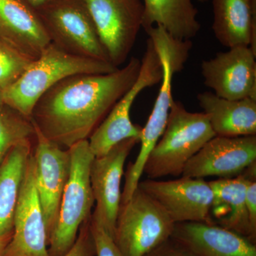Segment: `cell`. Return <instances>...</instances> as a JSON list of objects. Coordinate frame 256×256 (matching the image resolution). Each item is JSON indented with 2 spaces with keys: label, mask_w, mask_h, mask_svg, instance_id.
<instances>
[{
  "label": "cell",
  "mask_w": 256,
  "mask_h": 256,
  "mask_svg": "<svg viewBox=\"0 0 256 256\" xmlns=\"http://www.w3.org/2000/svg\"><path fill=\"white\" fill-rule=\"evenodd\" d=\"M141 60L104 74H77L57 82L34 106L31 120L44 137L68 149L88 140L138 78Z\"/></svg>",
  "instance_id": "6da1fadb"
},
{
  "label": "cell",
  "mask_w": 256,
  "mask_h": 256,
  "mask_svg": "<svg viewBox=\"0 0 256 256\" xmlns=\"http://www.w3.org/2000/svg\"><path fill=\"white\" fill-rule=\"evenodd\" d=\"M110 62L70 54L50 43L21 76L2 90L3 102L31 118L34 106L57 82L77 74H104L116 69Z\"/></svg>",
  "instance_id": "7a4b0ae2"
},
{
  "label": "cell",
  "mask_w": 256,
  "mask_h": 256,
  "mask_svg": "<svg viewBox=\"0 0 256 256\" xmlns=\"http://www.w3.org/2000/svg\"><path fill=\"white\" fill-rule=\"evenodd\" d=\"M216 134L204 112H190L173 100L164 132L143 170L150 180L182 176L188 162Z\"/></svg>",
  "instance_id": "3957f363"
},
{
  "label": "cell",
  "mask_w": 256,
  "mask_h": 256,
  "mask_svg": "<svg viewBox=\"0 0 256 256\" xmlns=\"http://www.w3.org/2000/svg\"><path fill=\"white\" fill-rule=\"evenodd\" d=\"M70 174L64 188L60 210L48 238L50 256H64L70 250L82 224L90 220L95 204L90 184V166L95 156L88 140L68 148Z\"/></svg>",
  "instance_id": "277c9868"
},
{
  "label": "cell",
  "mask_w": 256,
  "mask_h": 256,
  "mask_svg": "<svg viewBox=\"0 0 256 256\" xmlns=\"http://www.w3.org/2000/svg\"><path fill=\"white\" fill-rule=\"evenodd\" d=\"M175 224L140 188L120 206L114 240L124 256H144L171 238Z\"/></svg>",
  "instance_id": "5b68a950"
},
{
  "label": "cell",
  "mask_w": 256,
  "mask_h": 256,
  "mask_svg": "<svg viewBox=\"0 0 256 256\" xmlns=\"http://www.w3.org/2000/svg\"><path fill=\"white\" fill-rule=\"evenodd\" d=\"M35 10L50 43L70 54L110 63L85 0H55Z\"/></svg>",
  "instance_id": "8992f818"
},
{
  "label": "cell",
  "mask_w": 256,
  "mask_h": 256,
  "mask_svg": "<svg viewBox=\"0 0 256 256\" xmlns=\"http://www.w3.org/2000/svg\"><path fill=\"white\" fill-rule=\"evenodd\" d=\"M162 75L159 55L152 41L148 38L138 78L88 140L95 158L104 156L124 140L134 138L140 139L142 128L133 124L131 121V108L144 89L154 86L162 82Z\"/></svg>",
  "instance_id": "52a82bcc"
},
{
  "label": "cell",
  "mask_w": 256,
  "mask_h": 256,
  "mask_svg": "<svg viewBox=\"0 0 256 256\" xmlns=\"http://www.w3.org/2000/svg\"><path fill=\"white\" fill-rule=\"evenodd\" d=\"M110 63L118 68L128 60L142 28V0H85Z\"/></svg>",
  "instance_id": "ba28073f"
},
{
  "label": "cell",
  "mask_w": 256,
  "mask_h": 256,
  "mask_svg": "<svg viewBox=\"0 0 256 256\" xmlns=\"http://www.w3.org/2000/svg\"><path fill=\"white\" fill-rule=\"evenodd\" d=\"M138 186L152 198L174 224H214L210 218L214 193L204 178L182 176L168 181L148 178L140 182Z\"/></svg>",
  "instance_id": "9c48e42d"
},
{
  "label": "cell",
  "mask_w": 256,
  "mask_h": 256,
  "mask_svg": "<svg viewBox=\"0 0 256 256\" xmlns=\"http://www.w3.org/2000/svg\"><path fill=\"white\" fill-rule=\"evenodd\" d=\"M139 142L137 138L124 140L104 156L95 158L90 166V184L96 203L90 220L112 238L120 206L124 163Z\"/></svg>",
  "instance_id": "30bf717a"
},
{
  "label": "cell",
  "mask_w": 256,
  "mask_h": 256,
  "mask_svg": "<svg viewBox=\"0 0 256 256\" xmlns=\"http://www.w3.org/2000/svg\"><path fill=\"white\" fill-rule=\"evenodd\" d=\"M2 256H50L48 234L37 193L32 152L26 163L15 210L12 236Z\"/></svg>",
  "instance_id": "8fae6325"
},
{
  "label": "cell",
  "mask_w": 256,
  "mask_h": 256,
  "mask_svg": "<svg viewBox=\"0 0 256 256\" xmlns=\"http://www.w3.org/2000/svg\"><path fill=\"white\" fill-rule=\"evenodd\" d=\"M256 54L250 46H238L218 52L201 65L205 86L228 100H256Z\"/></svg>",
  "instance_id": "7c38bea8"
},
{
  "label": "cell",
  "mask_w": 256,
  "mask_h": 256,
  "mask_svg": "<svg viewBox=\"0 0 256 256\" xmlns=\"http://www.w3.org/2000/svg\"><path fill=\"white\" fill-rule=\"evenodd\" d=\"M256 161V136H215L188 162L182 176L232 178Z\"/></svg>",
  "instance_id": "4fadbf2b"
},
{
  "label": "cell",
  "mask_w": 256,
  "mask_h": 256,
  "mask_svg": "<svg viewBox=\"0 0 256 256\" xmlns=\"http://www.w3.org/2000/svg\"><path fill=\"white\" fill-rule=\"evenodd\" d=\"M36 146L32 150L35 164V181L47 234L53 228L60 200L69 178L70 154L44 137L35 128Z\"/></svg>",
  "instance_id": "5bb4252c"
},
{
  "label": "cell",
  "mask_w": 256,
  "mask_h": 256,
  "mask_svg": "<svg viewBox=\"0 0 256 256\" xmlns=\"http://www.w3.org/2000/svg\"><path fill=\"white\" fill-rule=\"evenodd\" d=\"M0 40L32 62L50 44L36 10L24 0H0Z\"/></svg>",
  "instance_id": "9a60e30c"
},
{
  "label": "cell",
  "mask_w": 256,
  "mask_h": 256,
  "mask_svg": "<svg viewBox=\"0 0 256 256\" xmlns=\"http://www.w3.org/2000/svg\"><path fill=\"white\" fill-rule=\"evenodd\" d=\"M171 238L195 256H256V244L215 224H175Z\"/></svg>",
  "instance_id": "2e32d148"
},
{
  "label": "cell",
  "mask_w": 256,
  "mask_h": 256,
  "mask_svg": "<svg viewBox=\"0 0 256 256\" xmlns=\"http://www.w3.org/2000/svg\"><path fill=\"white\" fill-rule=\"evenodd\" d=\"M246 171L235 178H218L208 182L214 193L210 213L216 218L214 224L233 230L256 244V236L250 228L246 207L247 186L254 180L252 176H256V163Z\"/></svg>",
  "instance_id": "e0dca14e"
},
{
  "label": "cell",
  "mask_w": 256,
  "mask_h": 256,
  "mask_svg": "<svg viewBox=\"0 0 256 256\" xmlns=\"http://www.w3.org/2000/svg\"><path fill=\"white\" fill-rule=\"evenodd\" d=\"M212 30L222 46H250L256 54V0H212Z\"/></svg>",
  "instance_id": "ac0fdd59"
},
{
  "label": "cell",
  "mask_w": 256,
  "mask_h": 256,
  "mask_svg": "<svg viewBox=\"0 0 256 256\" xmlns=\"http://www.w3.org/2000/svg\"><path fill=\"white\" fill-rule=\"evenodd\" d=\"M197 100L216 136H256V99L228 100L208 92L198 94Z\"/></svg>",
  "instance_id": "d6986e66"
},
{
  "label": "cell",
  "mask_w": 256,
  "mask_h": 256,
  "mask_svg": "<svg viewBox=\"0 0 256 256\" xmlns=\"http://www.w3.org/2000/svg\"><path fill=\"white\" fill-rule=\"evenodd\" d=\"M194 0H143L142 28L162 26L171 36L184 41H191L201 30L197 20L198 10ZM206 2L208 0H196Z\"/></svg>",
  "instance_id": "ffe728a7"
},
{
  "label": "cell",
  "mask_w": 256,
  "mask_h": 256,
  "mask_svg": "<svg viewBox=\"0 0 256 256\" xmlns=\"http://www.w3.org/2000/svg\"><path fill=\"white\" fill-rule=\"evenodd\" d=\"M32 152L31 140H28L13 148L0 164V236L13 233L15 210Z\"/></svg>",
  "instance_id": "44dd1931"
},
{
  "label": "cell",
  "mask_w": 256,
  "mask_h": 256,
  "mask_svg": "<svg viewBox=\"0 0 256 256\" xmlns=\"http://www.w3.org/2000/svg\"><path fill=\"white\" fill-rule=\"evenodd\" d=\"M35 132L31 118L6 104L0 106V164L13 148L35 137Z\"/></svg>",
  "instance_id": "7402d4cb"
},
{
  "label": "cell",
  "mask_w": 256,
  "mask_h": 256,
  "mask_svg": "<svg viewBox=\"0 0 256 256\" xmlns=\"http://www.w3.org/2000/svg\"><path fill=\"white\" fill-rule=\"evenodd\" d=\"M32 62L0 40V88L12 85Z\"/></svg>",
  "instance_id": "603a6c76"
},
{
  "label": "cell",
  "mask_w": 256,
  "mask_h": 256,
  "mask_svg": "<svg viewBox=\"0 0 256 256\" xmlns=\"http://www.w3.org/2000/svg\"><path fill=\"white\" fill-rule=\"evenodd\" d=\"M90 228L96 256H124L114 244V238L92 220Z\"/></svg>",
  "instance_id": "cb8c5ba5"
},
{
  "label": "cell",
  "mask_w": 256,
  "mask_h": 256,
  "mask_svg": "<svg viewBox=\"0 0 256 256\" xmlns=\"http://www.w3.org/2000/svg\"><path fill=\"white\" fill-rule=\"evenodd\" d=\"M90 220L82 224L76 240L64 256H95V247L90 232Z\"/></svg>",
  "instance_id": "d4e9b609"
},
{
  "label": "cell",
  "mask_w": 256,
  "mask_h": 256,
  "mask_svg": "<svg viewBox=\"0 0 256 256\" xmlns=\"http://www.w3.org/2000/svg\"><path fill=\"white\" fill-rule=\"evenodd\" d=\"M144 256H195L186 248L173 240L169 238L153 249Z\"/></svg>",
  "instance_id": "484cf974"
},
{
  "label": "cell",
  "mask_w": 256,
  "mask_h": 256,
  "mask_svg": "<svg viewBox=\"0 0 256 256\" xmlns=\"http://www.w3.org/2000/svg\"><path fill=\"white\" fill-rule=\"evenodd\" d=\"M246 207L249 222L252 234L256 236V180L249 182L246 190Z\"/></svg>",
  "instance_id": "4316f807"
},
{
  "label": "cell",
  "mask_w": 256,
  "mask_h": 256,
  "mask_svg": "<svg viewBox=\"0 0 256 256\" xmlns=\"http://www.w3.org/2000/svg\"><path fill=\"white\" fill-rule=\"evenodd\" d=\"M12 234L0 236V256H2L6 246L11 240Z\"/></svg>",
  "instance_id": "83f0119b"
},
{
  "label": "cell",
  "mask_w": 256,
  "mask_h": 256,
  "mask_svg": "<svg viewBox=\"0 0 256 256\" xmlns=\"http://www.w3.org/2000/svg\"><path fill=\"white\" fill-rule=\"evenodd\" d=\"M24 1L31 5L34 9H36V8H40V6L48 4L50 2L55 1V0H24Z\"/></svg>",
  "instance_id": "f1b7e54d"
},
{
  "label": "cell",
  "mask_w": 256,
  "mask_h": 256,
  "mask_svg": "<svg viewBox=\"0 0 256 256\" xmlns=\"http://www.w3.org/2000/svg\"><path fill=\"white\" fill-rule=\"evenodd\" d=\"M4 104V102H3V98H2V90L0 88V106Z\"/></svg>",
  "instance_id": "f546056e"
}]
</instances>
